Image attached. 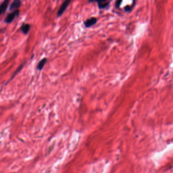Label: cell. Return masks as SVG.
Returning a JSON list of instances; mask_svg holds the SVG:
<instances>
[{"label":"cell","mask_w":173,"mask_h":173,"mask_svg":"<svg viewBox=\"0 0 173 173\" xmlns=\"http://www.w3.org/2000/svg\"><path fill=\"white\" fill-rule=\"evenodd\" d=\"M9 1H10V0H4L3 2L1 4V10H0V13H1V14H3L6 12V11L8 6Z\"/></svg>","instance_id":"7"},{"label":"cell","mask_w":173,"mask_h":173,"mask_svg":"<svg viewBox=\"0 0 173 173\" xmlns=\"http://www.w3.org/2000/svg\"><path fill=\"white\" fill-rule=\"evenodd\" d=\"M97 22L98 19L96 17H91L87 19L84 22V25L86 28H89L96 25L97 23Z\"/></svg>","instance_id":"4"},{"label":"cell","mask_w":173,"mask_h":173,"mask_svg":"<svg viewBox=\"0 0 173 173\" xmlns=\"http://www.w3.org/2000/svg\"><path fill=\"white\" fill-rule=\"evenodd\" d=\"M89 3H98V6L99 9H103L106 8L109 5L110 2L109 0H88Z\"/></svg>","instance_id":"3"},{"label":"cell","mask_w":173,"mask_h":173,"mask_svg":"<svg viewBox=\"0 0 173 173\" xmlns=\"http://www.w3.org/2000/svg\"><path fill=\"white\" fill-rule=\"evenodd\" d=\"M47 58H45L39 61L37 66V68L39 71H41L43 69V68H44V66L46 64L47 62Z\"/></svg>","instance_id":"8"},{"label":"cell","mask_w":173,"mask_h":173,"mask_svg":"<svg viewBox=\"0 0 173 173\" xmlns=\"http://www.w3.org/2000/svg\"><path fill=\"white\" fill-rule=\"evenodd\" d=\"M121 2H122V0H117V1H116V4H115L116 7H117V8H118L120 6Z\"/></svg>","instance_id":"10"},{"label":"cell","mask_w":173,"mask_h":173,"mask_svg":"<svg viewBox=\"0 0 173 173\" xmlns=\"http://www.w3.org/2000/svg\"><path fill=\"white\" fill-rule=\"evenodd\" d=\"M23 66H24V64H22V65H21L19 67H18V69H17V70L15 71V73L14 74V75L12 76V78H11V79H10V80H9V81H11V80H12V78H14V77L15 76V75H16V74H17V73L18 72H19L22 69V68H23ZM8 81V82H9Z\"/></svg>","instance_id":"9"},{"label":"cell","mask_w":173,"mask_h":173,"mask_svg":"<svg viewBox=\"0 0 173 173\" xmlns=\"http://www.w3.org/2000/svg\"><path fill=\"white\" fill-rule=\"evenodd\" d=\"M21 0H13L12 3L11 4L9 10L10 11H15L17 10L21 6Z\"/></svg>","instance_id":"5"},{"label":"cell","mask_w":173,"mask_h":173,"mask_svg":"<svg viewBox=\"0 0 173 173\" xmlns=\"http://www.w3.org/2000/svg\"><path fill=\"white\" fill-rule=\"evenodd\" d=\"M71 1L72 0H65V1L61 5L57 12V16L58 17H60L63 15L66 8L68 7Z\"/></svg>","instance_id":"2"},{"label":"cell","mask_w":173,"mask_h":173,"mask_svg":"<svg viewBox=\"0 0 173 173\" xmlns=\"http://www.w3.org/2000/svg\"><path fill=\"white\" fill-rule=\"evenodd\" d=\"M31 29V25L29 24H23L20 27V30L25 35H27Z\"/></svg>","instance_id":"6"},{"label":"cell","mask_w":173,"mask_h":173,"mask_svg":"<svg viewBox=\"0 0 173 173\" xmlns=\"http://www.w3.org/2000/svg\"><path fill=\"white\" fill-rule=\"evenodd\" d=\"M19 15V10L18 9L8 14L4 19V21L6 24H11L16 17Z\"/></svg>","instance_id":"1"}]
</instances>
